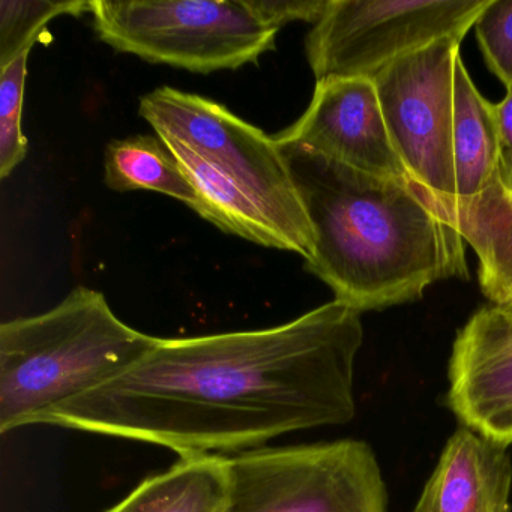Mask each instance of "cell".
I'll return each instance as SVG.
<instances>
[{
	"mask_svg": "<svg viewBox=\"0 0 512 512\" xmlns=\"http://www.w3.org/2000/svg\"><path fill=\"white\" fill-rule=\"evenodd\" d=\"M227 500L226 455H196L149 476L104 512H226Z\"/></svg>",
	"mask_w": 512,
	"mask_h": 512,
	"instance_id": "9a60e30c",
	"label": "cell"
},
{
	"mask_svg": "<svg viewBox=\"0 0 512 512\" xmlns=\"http://www.w3.org/2000/svg\"><path fill=\"white\" fill-rule=\"evenodd\" d=\"M413 188L475 250L481 292L491 304H503L512 295V191L500 178L472 197L436 199Z\"/></svg>",
	"mask_w": 512,
	"mask_h": 512,
	"instance_id": "7c38bea8",
	"label": "cell"
},
{
	"mask_svg": "<svg viewBox=\"0 0 512 512\" xmlns=\"http://www.w3.org/2000/svg\"><path fill=\"white\" fill-rule=\"evenodd\" d=\"M490 0H329L305 41L317 80L373 79L446 37L464 40Z\"/></svg>",
	"mask_w": 512,
	"mask_h": 512,
	"instance_id": "52a82bcc",
	"label": "cell"
},
{
	"mask_svg": "<svg viewBox=\"0 0 512 512\" xmlns=\"http://www.w3.org/2000/svg\"><path fill=\"white\" fill-rule=\"evenodd\" d=\"M158 337L122 322L103 293L77 287L38 316L0 325V433L100 388L151 352Z\"/></svg>",
	"mask_w": 512,
	"mask_h": 512,
	"instance_id": "3957f363",
	"label": "cell"
},
{
	"mask_svg": "<svg viewBox=\"0 0 512 512\" xmlns=\"http://www.w3.org/2000/svg\"><path fill=\"white\" fill-rule=\"evenodd\" d=\"M104 179L113 191H154L181 200L199 211L200 200L173 152L160 137L137 136L113 140L104 157Z\"/></svg>",
	"mask_w": 512,
	"mask_h": 512,
	"instance_id": "2e32d148",
	"label": "cell"
},
{
	"mask_svg": "<svg viewBox=\"0 0 512 512\" xmlns=\"http://www.w3.org/2000/svg\"><path fill=\"white\" fill-rule=\"evenodd\" d=\"M475 31L485 64L512 91V0H490Z\"/></svg>",
	"mask_w": 512,
	"mask_h": 512,
	"instance_id": "d6986e66",
	"label": "cell"
},
{
	"mask_svg": "<svg viewBox=\"0 0 512 512\" xmlns=\"http://www.w3.org/2000/svg\"><path fill=\"white\" fill-rule=\"evenodd\" d=\"M361 314L338 301L254 331L158 338L130 370L53 407L37 424L239 454L293 431L350 422Z\"/></svg>",
	"mask_w": 512,
	"mask_h": 512,
	"instance_id": "6da1fadb",
	"label": "cell"
},
{
	"mask_svg": "<svg viewBox=\"0 0 512 512\" xmlns=\"http://www.w3.org/2000/svg\"><path fill=\"white\" fill-rule=\"evenodd\" d=\"M89 13V2L67 0H0V68L26 53L56 17Z\"/></svg>",
	"mask_w": 512,
	"mask_h": 512,
	"instance_id": "e0dca14e",
	"label": "cell"
},
{
	"mask_svg": "<svg viewBox=\"0 0 512 512\" xmlns=\"http://www.w3.org/2000/svg\"><path fill=\"white\" fill-rule=\"evenodd\" d=\"M446 404L464 427L512 445V305L490 304L457 332Z\"/></svg>",
	"mask_w": 512,
	"mask_h": 512,
	"instance_id": "30bf717a",
	"label": "cell"
},
{
	"mask_svg": "<svg viewBox=\"0 0 512 512\" xmlns=\"http://www.w3.org/2000/svg\"><path fill=\"white\" fill-rule=\"evenodd\" d=\"M508 448L461 425L449 437L413 512H511Z\"/></svg>",
	"mask_w": 512,
	"mask_h": 512,
	"instance_id": "8fae6325",
	"label": "cell"
},
{
	"mask_svg": "<svg viewBox=\"0 0 512 512\" xmlns=\"http://www.w3.org/2000/svg\"><path fill=\"white\" fill-rule=\"evenodd\" d=\"M181 164L197 191V214L230 235L241 236L263 247L299 254L298 245L271 211L238 182L209 166L176 140L160 137Z\"/></svg>",
	"mask_w": 512,
	"mask_h": 512,
	"instance_id": "4fadbf2b",
	"label": "cell"
},
{
	"mask_svg": "<svg viewBox=\"0 0 512 512\" xmlns=\"http://www.w3.org/2000/svg\"><path fill=\"white\" fill-rule=\"evenodd\" d=\"M463 40L446 37L373 77L386 127L413 185L436 199L457 196L454 71Z\"/></svg>",
	"mask_w": 512,
	"mask_h": 512,
	"instance_id": "ba28073f",
	"label": "cell"
},
{
	"mask_svg": "<svg viewBox=\"0 0 512 512\" xmlns=\"http://www.w3.org/2000/svg\"><path fill=\"white\" fill-rule=\"evenodd\" d=\"M226 512H388L376 455L362 440L229 455Z\"/></svg>",
	"mask_w": 512,
	"mask_h": 512,
	"instance_id": "8992f818",
	"label": "cell"
},
{
	"mask_svg": "<svg viewBox=\"0 0 512 512\" xmlns=\"http://www.w3.org/2000/svg\"><path fill=\"white\" fill-rule=\"evenodd\" d=\"M497 128H499L500 172L512 170V91L506 92V97L499 104H494Z\"/></svg>",
	"mask_w": 512,
	"mask_h": 512,
	"instance_id": "44dd1931",
	"label": "cell"
},
{
	"mask_svg": "<svg viewBox=\"0 0 512 512\" xmlns=\"http://www.w3.org/2000/svg\"><path fill=\"white\" fill-rule=\"evenodd\" d=\"M305 146L359 172L412 184L386 127L376 86L365 77L317 80L304 115L274 137Z\"/></svg>",
	"mask_w": 512,
	"mask_h": 512,
	"instance_id": "9c48e42d",
	"label": "cell"
},
{
	"mask_svg": "<svg viewBox=\"0 0 512 512\" xmlns=\"http://www.w3.org/2000/svg\"><path fill=\"white\" fill-rule=\"evenodd\" d=\"M251 10L272 28L280 29L290 22H308L316 25L329 0H247Z\"/></svg>",
	"mask_w": 512,
	"mask_h": 512,
	"instance_id": "ffe728a7",
	"label": "cell"
},
{
	"mask_svg": "<svg viewBox=\"0 0 512 512\" xmlns=\"http://www.w3.org/2000/svg\"><path fill=\"white\" fill-rule=\"evenodd\" d=\"M500 182H502L503 187L512 191V170H508V172H500Z\"/></svg>",
	"mask_w": 512,
	"mask_h": 512,
	"instance_id": "7402d4cb",
	"label": "cell"
},
{
	"mask_svg": "<svg viewBox=\"0 0 512 512\" xmlns=\"http://www.w3.org/2000/svg\"><path fill=\"white\" fill-rule=\"evenodd\" d=\"M28 56H20L0 68V178L5 179L28 155V139L22 130Z\"/></svg>",
	"mask_w": 512,
	"mask_h": 512,
	"instance_id": "ac0fdd59",
	"label": "cell"
},
{
	"mask_svg": "<svg viewBox=\"0 0 512 512\" xmlns=\"http://www.w3.org/2000/svg\"><path fill=\"white\" fill-rule=\"evenodd\" d=\"M280 148L313 227L305 268L335 301L361 314L419 301L437 281L469 280L466 241L412 184L359 172L305 146Z\"/></svg>",
	"mask_w": 512,
	"mask_h": 512,
	"instance_id": "7a4b0ae2",
	"label": "cell"
},
{
	"mask_svg": "<svg viewBox=\"0 0 512 512\" xmlns=\"http://www.w3.org/2000/svg\"><path fill=\"white\" fill-rule=\"evenodd\" d=\"M454 143L457 196L472 197L500 178V139L494 104L485 100L463 58L454 71Z\"/></svg>",
	"mask_w": 512,
	"mask_h": 512,
	"instance_id": "5bb4252c",
	"label": "cell"
},
{
	"mask_svg": "<svg viewBox=\"0 0 512 512\" xmlns=\"http://www.w3.org/2000/svg\"><path fill=\"white\" fill-rule=\"evenodd\" d=\"M139 113L158 137L176 140L253 194L292 236L305 262L313 257V227L274 137L220 103L167 86L143 95Z\"/></svg>",
	"mask_w": 512,
	"mask_h": 512,
	"instance_id": "5b68a950",
	"label": "cell"
},
{
	"mask_svg": "<svg viewBox=\"0 0 512 512\" xmlns=\"http://www.w3.org/2000/svg\"><path fill=\"white\" fill-rule=\"evenodd\" d=\"M503 304L512 305V295H511V296H509V298H508V299H506V301H505V302H503Z\"/></svg>",
	"mask_w": 512,
	"mask_h": 512,
	"instance_id": "603a6c76",
	"label": "cell"
},
{
	"mask_svg": "<svg viewBox=\"0 0 512 512\" xmlns=\"http://www.w3.org/2000/svg\"><path fill=\"white\" fill-rule=\"evenodd\" d=\"M89 14L118 52L203 74L256 64L280 31L247 0H92Z\"/></svg>",
	"mask_w": 512,
	"mask_h": 512,
	"instance_id": "277c9868",
	"label": "cell"
}]
</instances>
